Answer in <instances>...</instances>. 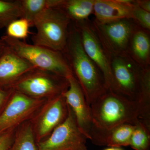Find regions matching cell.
Returning <instances> with one entry per match:
<instances>
[{
    "label": "cell",
    "instance_id": "29",
    "mask_svg": "<svg viewBox=\"0 0 150 150\" xmlns=\"http://www.w3.org/2000/svg\"><path fill=\"white\" fill-rule=\"evenodd\" d=\"M81 150H87V148H86V149H84Z\"/></svg>",
    "mask_w": 150,
    "mask_h": 150
},
{
    "label": "cell",
    "instance_id": "6",
    "mask_svg": "<svg viewBox=\"0 0 150 150\" xmlns=\"http://www.w3.org/2000/svg\"><path fill=\"white\" fill-rule=\"evenodd\" d=\"M111 69L114 82L112 91L138 103L144 69L127 54L111 57Z\"/></svg>",
    "mask_w": 150,
    "mask_h": 150
},
{
    "label": "cell",
    "instance_id": "7",
    "mask_svg": "<svg viewBox=\"0 0 150 150\" xmlns=\"http://www.w3.org/2000/svg\"><path fill=\"white\" fill-rule=\"evenodd\" d=\"M46 100L30 97L14 90L0 115V136L13 132L19 126L32 119Z\"/></svg>",
    "mask_w": 150,
    "mask_h": 150
},
{
    "label": "cell",
    "instance_id": "13",
    "mask_svg": "<svg viewBox=\"0 0 150 150\" xmlns=\"http://www.w3.org/2000/svg\"><path fill=\"white\" fill-rule=\"evenodd\" d=\"M34 69L7 46L0 56V88H11L23 76Z\"/></svg>",
    "mask_w": 150,
    "mask_h": 150
},
{
    "label": "cell",
    "instance_id": "26",
    "mask_svg": "<svg viewBox=\"0 0 150 150\" xmlns=\"http://www.w3.org/2000/svg\"><path fill=\"white\" fill-rule=\"evenodd\" d=\"M135 3L140 8L150 12V0H135Z\"/></svg>",
    "mask_w": 150,
    "mask_h": 150
},
{
    "label": "cell",
    "instance_id": "23",
    "mask_svg": "<svg viewBox=\"0 0 150 150\" xmlns=\"http://www.w3.org/2000/svg\"><path fill=\"white\" fill-rule=\"evenodd\" d=\"M132 19L139 27L150 31V12L140 8L135 3L132 14Z\"/></svg>",
    "mask_w": 150,
    "mask_h": 150
},
{
    "label": "cell",
    "instance_id": "4",
    "mask_svg": "<svg viewBox=\"0 0 150 150\" xmlns=\"http://www.w3.org/2000/svg\"><path fill=\"white\" fill-rule=\"evenodd\" d=\"M71 21L59 9L46 10L34 19L33 26L36 33L33 43L63 52L67 45Z\"/></svg>",
    "mask_w": 150,
    "mask_h": 150
},
{
    "label": "cell",
    "instance_id": "17",
    "mask_svg": "<svg viewBox=\"0 0 150 150\" xmlns=\"http://www.w3.org/2000/svg\"><path fill=\"white\" fill-rule=\"evenodd\" d=\"M95 0H61L56 8L63 13L73 23L89 19L93 14Z\"/></svg>",
    "mask_w": 150,
    "mask_h": 150
},
{
    "label": "cell",
    "instance_id": "5",
    "mask_svg": "<svg viewBox=\"0 0 150 150\" xmlns=\"http://www.w3.org/2000/svg\"><path fill=\"white\" fill-rule=\"evenodd\" d=\"M68 87L69 82L66 78L34 69L23 76L11 88L33 98L49 99L61 95Z\"/></svg>",
    "mask_w": 150,
    "mask_h": 150
},
{
    "label": "cell",
    "instance_id": "21",
    "mask_svg": "<svg viewBox=\"0 0 150 150\" xmlns=\"http://www.w3.org/2000/svg\"><path fill=\"white\" fill-rule=\"evenodd\" d=\"M129 146L134 150H149L150 129L139 121L135 127Z\"/></svg>",
    "mask_w": 150,
    "mask_h": 150
},
{
    "label": "cell",
    "instance_id": "1",
    "mask_svg": "<svg viewBox=\"0 0 150 150\" xmlns=\"http://www.w3.org/2000/svg\"><path fill=\"white\" fill-rule=\"evenodd\" d=\"M62 53L90 105L107 90L102 74L84 50L79 33L72 23Z\"/></svg>",
    "mask_w": 150,
    "mask_h": 150
},
{
    "label": "cell",
    "instance_id": "15",
    "mask_svg": "<svg viewBox=\"0 0 150 150\" xmlns=\"http://www.w3.org/2000/svg\"><path fill=\"white\" fill-rule=\"evenodd\" d=\"M135 125L124 123L109 129H100L93 126L89 139L99 146L120 147L130 145Z\"/></svg>",
    "mask_w": 150,
    "mask_h": 150
},
{
    "label": "cell",
    "instance_id": "25",
    "mask_svg": "<svg viewBox=\"0 0 150 150\" xmlns=\"http://www.w3.org/2000/svg\"><path fill=\"white\" fill-rule=\"evenodd\" d=\"M13 132L0 136V150H10L13 143Z\"/></svg>",
    "mask_w": 150,
    "mask_h": 150
},
{
    "label": "cell",
    "instance_id": "2",
    "mask_svg": "<svg viewBox=\"0 0 150 150\" xmlns=\"http://www.w3.org/2000/svg\"><path fill=\"white\" fill-rule=\"evenodd\" d=\"M90 106L93 125L109 129L124 123L135 125L139 120L138 103L112 91L107 90Z\"/></svg>",
    "mask_w": 150,
    "mask_h": 150
},
{
    "label": "cell",
    "instance_id": "20",
    "mask_svg": "<svg viewBox=\"0 0 150 150\" xmlns=\"http://www.w3.org/2000/svg\"><path fill=\"white\" fill-rule=\"evenodd\" d=\"M21 17L20 0H0V29L6 27L12 21Z\"/></svg>",
    "mask_w": 150,
    "mask_h": 150
},
{
    "label": "cell",
    "instance_id": "19",
    "mask_svg": "<svg viewBox=\"0 0 150 150\" xmlns=\"http://www.w3.org/2000/svg\"><path fill=\"white\" fill-rule=\"evenodd\" d=\"M10 150H37L31 123L22 124L14 138Z\"/></svg>",
    "mask_w": 150,
    "mask_h": 150
},
{
    "label": "cell",
    "instance_id": "8",
    "mask_svg": "<svg viewBox=\"0 0 150 150\" xmlns=\"http://www.w3.org/2000/svg\"><path fill=\"white\" fill-rule=\"evenodd\" d=\"M96 33L110 57L127 54L130 39L137 25L131 19L107 23L92 21Z\"/></svg>",
    "mask_w": 150,
    "mask_h": 150
},
{
    "label": "cell",
    "instance_id": "3",
    "mask_svg": "<svg viewBox=\"0 0 150 150\" xmlns=\"http://www.w3.org/2000/svg\"><path fill=\"white\" fill-rule=\"evenodd\" d=\"M15 53L38 69L67 79L73 75L64 54L44 46L30 44L3 35L1 38Z\"/></svg>",
    "mask_w": 150,
    "mask_h": 150
},
{
    "label": "cell",
    "instance_id": "18",
    "mask_svg": "<svg viewBox=\"0 0 150 150\" xmlns=\"http://www.w3.org/2000/svg\"><path fill=\"white\" fill-rule=\"evenodd\" d=\"M22 17L29 22L30 26L35 18L46 10L57 8L61 0H20Z\"/></svg>",
    "mask_w": 150,
    "mask_h": 150
},
{
    "label": "cell",
    "instance_id": "27",
    "mask_svg": "<svg viewBox=\"0 0 150 150\" xmlns=\"http://www.w3.org/2000/svg\"><path fill=\"white\" fill-rule=\"evenodd\" d=\"M7 48L6 43L1 39H0V56L2 54Z\"/></svg>",
    "mask_w": 150,
    "mask_h": 150
},
{
    "label": "cell",
    "instance_id": "28",
    "mask_svg": "<svg viewBox=\"0 0 150 150\" xmlns=\"http://www.w3.org/2000/svg\"><path fill=\"white\" fill-rule=\"evenodd\" d=\"M104 150H123L120 147H109L106 148Z\"/></svg>",
    "mask_w": 150,
    "mask_h": 150
},
{
    "label": "cell",
    "instance_id": "14",
    "mask_svg": "<svg viewBox=\"0 0 150 150\" xmlns=\"http://www.w3.org/2000/svg\"><path fill=\"white\" fill-rule=\"evenodd\" d=\"M135 0H95V21L107 23L123 19H131Z\"/></svg>",
    "mask_w": 150,
    "mask_h": 150
},
{
    "label": "cell",
    "instance_id": "16",
    "mask_svg": "<svg viewBox=\"0 0 150 150\" xmlns=\"http://www.w3.org/2000/svg\"><path fill=\"white\" fill-rule=\"evenodd\" d=\"M127 54L143 69L150 67V31L137 25L129 41Z\"/></svg>",
    "mask_w": 150,
    "mask_h": 150
},
{
    "label": "cell",
    "instance_id": "11",
    "mask_svg": "<svg viewBox=\"0 0 150 150\" xmlns=\"http://www.w3.org/2000/svg\"><path fill=\"white\" fill-rule=\"evenodd\" d=\"M68 112V106L62 94L46 100L32 119L36 143L43 141L64 121Z\"/></svg>",
    "mask_w": 150,
    "mask_h": 150
},
{
    "label": "cell",
    "instance_id": "10",
    "mask_svg": "<svg viewBox=\"0 0 150 150\" xmlns=\"http://www.w3.org/2000/svg\"><path fill=\"white\" fill-rule=\"evenodd\" d=\"M73 24L79 33L84 50L102 74L106 89L113 91L114 82L111 69V57L100 40L92 21L89 19Z\"/></svg>",
    "mask_w": 150,
    "mask_h": 150
},
{
    "label": "cell",
    "instance_id": "9",
    "mask_svg": "<svg viewBox=\"0 0 150 150\" xmlns=\"http://www.w3.org/2000/svg\"><path fill=\"white\" fill-rule=\"evenodd\" d=\"M68 106L64 121L53 130L46 139L37 143V150H81L87 139L81 132L71 109Z\"/></svg>",
    "mask_w": 150,
    "mask_h": 150
},
{
    "label": "cell",
    "instance_id": "24",
    "mask_svg": "<svg viewBox=\"0 0 150 150\" xmlns=\"http://www.w3.org/2000/svg\"><path fill=\"white\" fill-rule=\"evenodd\" d=\"M13 91L11 88H0V115L7 104Z\"/></svg>",
    "mask_w": 150,
    "mask_h": 150
},
{
    "label": "cell",
    "instance_id": "12",
    "mask_svg": "<svg viewBox=\"0 0 150 150\" xmlns=\"http://www.w3.org/2000/svg\"><path fill=\"white\" fill-rule=\"evenodd\" d=\"M69 87L62 93L67 105L74 113L78 127L86 138L89 139L93 126L90 106L84 94L74 75L67 79Z\"/></svg>",
    "mask_w": 150,
    "mask_h": 150
},
{
    "label": "cell",
    "instance_id": "22",
    "mask_svg": "<svg viewBox=\"0 0 150 150\" xmlns=\"http://www.w3.org/2000/svg\"><path fill=\"white\" fill-rule=\"evenodd\" d=\"M30 25L29 22L24 18L17 19L7 25L6 35L18 40L25 39L29 33Z\"/></svg>",
    "mask_w": 150,
    "mask_h": 150
}]
</instances>
